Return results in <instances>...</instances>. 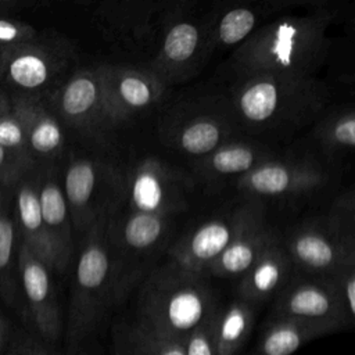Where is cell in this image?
I'll return each mask as SVG.
<instances>
[{
    "instance_id": "9",
    "label": "cell",
    "mask_w": 355,
    "mask_h": 355,
    "mask_svg": "<svg viewBox=\"0 0 355 355\" xmlns=\"http://www.w3.org/2000/svg\"><path fill=\"white\" fill-rule=\"evenodd\" d=\"M272 316L316 323L331 333L348 327L326 277L295 280L284 286L275 301Z\"/></svg>"
},
{
    "instance_id": "20",
    "label": "cell",
    "mask_w": 355,
    "mask_h": 355,
    "mask_svg": "<svg viewBox=\"0 0 355 355\" xmlns=\"http://www.w3.org/2000/svg\"><path fill=\"white\" fill-rule=\"evenodd\" d=\"M273 240L275 236L261 227L257 220L232 241V244L214 261L207 273L219 277L243 276L251 269L262 251Z\"/></svg>"
},
{
    "instance_id": "13",
    "label": "cell",
    "mask_w": 355,
    "mask_h": 355,
    "mask_svg": "<svg viewBox=\"0 0 355 355\" xmlns=\"http://www.w3.org/2000/svg\"><path fill=\"white\" fill-rule=\"evenodd\" d=\"M323 180V172L312 164L266 161L241 176L240 186L254 194L279 197L311 190Z\"/></svg>"
},
{
    "instance_id": "39",
    "label": "cell",
    "mask_w": 355,
    "mask_h": 355,
    "mask_svg": "<svg viewBox=\"0 0 355 355\" xmlns=\"http://www.w3.org/2000/svg\"><path fill=\"white\" fill-rule=\"evenodd\" d=\"M1 50H3V47H0V57H1Z\"/></svg>"
},
{
    "instance_id": "10",
    "label": "cell",
    "mask_w": 355,
    "mask_h": 355,
    "mask_svg": "<svg viewBox=\"0 0 355 355\" xmlns=\"http://www.w3.org/2000/svg\"><path fill=\"white\" fill-rule=\"evenodd\" d=\"M53 105L65 123L82 132L92 133L111 125L104 107L98 68L72 75L55 92Z\"/></svg>"
},
{
    "instance_id": "12",
    "label": "cell",
    "mask_w": 355,
    "mask_h": 355,
    "mask_svg": "<svg viewBox=\"0 0 355 355\" xmlns=\"http://www.w3.org/2000/svg\"><path fill=\"white\" fill-rule=\"evenodd\" d=\"M291 262L306 272L329 277L341 268L354 263L352 250L345 248V243L338 233H329L319 227H306L294 234L288 244Z\"/></svg>"
},
{
    "instance_id": "14",
    "label": "cell",
    "mask_w": 355,
    "mask_h": 355,
    "mask_svg": "<svg viewBox=\"0 0 355 355\" xmlns=\"http://www.w3.org/2000/svg\"><path fill=\"white\" fill-rule=\"evenodd\" d=\"M130 202L136 212L162 216L178 208L183 200L178 179L157 162H144L139 166L129 186Z\"/></svg>"
},
{
    "instance_id": "30",
    "label": "cell",
    "mask_w": 355,
    "mask_h": 355,
    "mask_svg": "<svg viewBox=\"0 0 355 355\" xmlns=\"http://www.w3.org/2000/svg\"><path fill=\"white\" fill-rule=\"evenodd\" d=\"M334 293L340 311L348 326L354 324L355 319V273L354 263H349L334 275L326 277Z\"/></svg>"
},
{
    "instance_id": "19",
    "label": "cell",
    "mask_w": 355,
    "mask_h": 355,
    "mask_svg": "<svg viewBox=\"0 0 355 355\" xmlns=\"http://www.w3.org/2000/svg\"><path fill=\"white\" fill-rule=\"evenodd\" d=\"M329 333L327 327L316 323L272 316L259 336L255 355H291L305 343Z\"/></svg>"
},
{
    "instance_id": "36",
    "label": "cell",
    "mask_w": 355,
    "mask_h": 355,
    "mask_svg": "<svg viewBox=\"0 0 355 355\" xmlns=\"http://www.w3.org/2000/svg\"><path fill=\"white\" fill-rule=\"evenodd\" d=\"M11 340V327L0 309V355H6Z\"/></svg>"
},
{
    "instance_id": "40",
    "label": "cell",
    "mask_w": 355,
    "mask_h": 355,
    "mask_svg": "<svg viewBox=\"0 0 355 355\" xmlns=\"http://www.w3.org/2000/svg\"><path fill=\"white\" fill-rule=\"evenodd\" d=\"M0 209H1V202H0ZM0 214H1V211H0Z\"/></svg>"
},
{
    "instance_id": "29",
    "label": "cell",
    "mask_w": 355,
    "mask_h": 355,
    "mask_svg": "<svg viewBox=\"0 0 355 355\" xmlns=\"http://www.w3.org/2000/svg\"><path fill=\"white\" fill-rule=\"evenodd\" d=\"M322 141L333 153L352 150L355 146V118L352 111H343L331 116L322 130Z\"/></svg>"
},
{
    "instance_id": "34",
    "label": "cell",
    "mask_w": 355,
    "mask_h": 355,
    "mask_svg": "<svg viewBox=\"0 0 355 355\" xmlns=\"http://www.w3.org/2000/svg\"><path fill=\"white\" fill-rule=\"evenodd\" d=\"M36 31L21 21L0 17V47L36 42Z\"/></svg>"
},
{
    "instance_id": "21",
    "label": "cell",
    "mask_w": 355,
    "mask_h": 355,
    "mask_svg": "<svg viewBox=\"0 0 355 355\" xmlns=\"http://www.w3.org/2000/svg\"><path fill=\"white\" fill-rule=\"evenodd\" d=\"M254 320V304L241 298L218 308L212 319L216 355H237L252 331Z\"/></svg>"
},
{
    "instance_id": "35",
    "label": "cell",
    "mask_w": 355,
    "mask_h": 355,
    "mask_svg": "<svg viewBox=\"0 0 355 355\" xmlns=\"http://www.w3.org/2000/svg\"><path fill=\"white\" fill-rule=\"evenodd\" d=\"M6 355H50L44 343L25 333H19L10 340V345Z\"/></svg>"
},
{
    "instance_id": "33",
    "label": "cell",
    "mask_w": 355,
    "mask_h": 355,
    "mask_svg": "<svg viewBox=\"0 0 355 355\" xmlns=\"http://www.w3.org/2000/svg\"><path fill=\"white\" fill-rule=\"evenodd\" d=\"M33 165L35 162L0 146V186H12L18 183Z\"/></svg>"
},
{
    "instance_id": "7",
    "label": "cell",
    "mask_w": 355,
    "mask_h": 355,
    "mask_svg": "<svg viewBox=\"0 0 355 355\" xmlns=\"http://www.w3.org/2000/svg\"><path fill=\"white\" fill-rule=\"evenodd\" d=\"M112 176L104 166L87 158L72 159L64 175V196L76 230L87 232L103 219L101 214L111 202Z\"/></svg>"
},
{
    "instance_id": "24",
    "label": "cell",
    "mask_w": 355,
    "mask_h": 355,
    "mask_svg": "<svg viewBox=\"0 0 355 355\" xmlns=\"http://www.w3.org/2000/svg\"><path fill=\"white\" fill-rule=\"evenodd\" d=\"M0 294L15 306L19 298L17 227L7 214H0Z\"/></svg>"
},
{
    "instance_id": "37",
    "label": "cell",
    "mask_w": 355,
    "mask_h": 355,
    "mask_svg": "<svg viewBox=\"0 0 355 355\" xmlns=\"http://www.w3.org/2000/svg\"><path fill=\"white\" fill-rule=\"evenodd\" d=\"M11 112V101L6 96V93L0 89V115Z\"/></svg>"
},
{
    "instance_id": "26",
    "label": "cell",
    "mask_w": 355,
    "mask_h": 355,
    "mask_svg": "<svg viewBox=\"0 0 355 355\" xmlns=\"http://www.w3.org/2000/svg\"><path fill=\"white\" fill-rule=\"evenodd\" d=\"M225 137L226 130L220 122L212 118H197L180 130L179 146L187 154L207 155L223 146Z\"/></svg>"
},
{
    "instance_id": "38",
    "label": "cell",
    "mask_w": 355,
    "mask_h": 355,
    "mask_svg": "<svg viewBox=\"0 0 355 355\" xmlns=\"http://www.w3.org/2000/svg\"><path fill=\"white\" fill-rule=\"evenodd\" d=\"M14 7H15V3L0 0V17H6V14H8Z\"/></svg>"
},
{
    "instance_id": "4",
    "label": "cell",
    "mask_w": 355,
    "mask_h": 355,
    "mask_svg": "<svg viewBox=\"0 0 355 355\" xmlns=\"http://www.w3.org/2000/svg\"><path fill=\"white\" fill-rule=\"evenodd\" d=\"M236 94L241 119L257 129L301 126L326 104L323 83L313 78L280 75L243 76Z\"/></svg>"
},
{
    "instance_id": "6",
    "label": "cell",
    "mask_w": 355,
    "mask_h": 355,
    "mask_svg": "<svg viewBox=\"0 0 355 355\" xmlns=\"http://www.w3.org/2000/svg\"><path fill=\"white\" fill-rule=\"evenodd\" d=\"M103 100L111 123H121L154 105L162 96L164 83L150 71L121 67H98Z\"/></svg>"
},
{
    "instance_id": "22",
    "label": "cell",
    "mask_w": 355,
    "mask_h": 355,
    "mask_svg": "<svg viewBox=\"0 0 355 355\" xmlns=\"http://www.w3.org/2000/svg\"><path fill=\"white\" fill-rule=\"evenodd\" d=\"M112 355H184L183 343L158 336L139 322H121L112 327Z\"/></svg>"
},
{
    "instance_id": "17",
    "label": "cell",
    "mask_w": 355,
    "mask_h": 355,
    "mask_svg": "<svg viewBox=\"0 0 355 355\" xmlns=\"http://www.w3.org/2000/svg\"><path fill=\"white\" fill-rule=\"evenodd\" d=\"M288 252L275 239L258 257L251 269L241 276L239 283V298L257 304L268 300L282 290L291 270Z\"/></svg>"
},
{
    "instance_id": "16",
    "label": "cell",
    "mask_w": 355,
    "mask_h": 355,
    "mask_svg": "<svg viewBox=\"0 0 355 355\" xmlns=\"http://www.w3.org/2000/svg\"><path fill=\"white\" fill-rule=\"evenodd\" d=\"M11 110L18 118L28 151L32 159L53 158L64 146V133L58 118L40 103L28 97H19L11 103Z\"/></svg>"
},
{
    "instance_id": "3",
    "label": "cell",
    "mask_w": 355,
    "mask_h": 355,
    "mask_svg": "<svg viewBox=\"0 0 355 355\" xmlns=\"http://www.w3.org/2000/svg\"><path fill=\"white\" fill-rule=\"evenodd\" d=\"M80 250L67 320V340L78 345L93 334L112 305L122 297L123 284L105 245L104 220L86 232Z\"/></svg>"
},
{
    "instance_id": "27",
    "label": "cell",
    "mask_w": 355,
    "mask_h": 355,
    "mask_svg": "<svg viewBox=\"0 0 355 355\" xmlns=\"http://www.w3.org/2000/svg\"><path fill=\"white\" fill-rule=\"evenodd\" d=\"M165 227L162 216L135 211L123 225V241L130 248L146 250L162 237Z\"/></svg>"
},
{
    "instance_id": "32",
    "label": "cell",
    "mask_w": 355,
    "mask_h": 355,
    "mask_svg": "<svg viewBox=\"0 0 355 355\" xmlns=\"http://www.w3.org/2000/svg\"><path fill=\"white\" fill-rule=\"evenodd\" d=\"M215 315V313H214ZM214 316L196 327L183 341L184 355H216L214 338Z\"/></svg>"
},
{
    "instance_id": "1",
    "label": "cell",
    "mask_w": 355,
    "mask_h": 355,
    "mask_svg": "<svg viewBox=\"0 0 355 355\" xmlns=\"http://www.w3.org/2000/svg\"><path fill=\"white\" fill-rule=\"evenodd\" d=\"M326 25L323 17L282 18L251 33L233 61L243 76L313 78L329 50Z\"/></svg>"
},
{
    "instance_id": "8",
    "label": "cell",
    "mask_w": 355,
    "mask_h": 355,
    "mask_svg": "<svg viewBox=\"0 0 355 355\" xmlns=\"http://www.w3.org/2000/svg\"><path fill=\"white\" fill-rule=\"evenodd\" d=\"M255 222L257 218L248 212L208 220L175 247L171 263L189 273L204 276L232 241Z\"/></svg>"
},
{
    "instance_id": "18",
    "label": "cell",
    "mask_w": 355,
    "mask_h": 355,
    "mask_svg": "<svg viewBox=\"0 0 355 355\" xmlns=\"http://www.w3.org/2000/svg\"><path fill=\"white\" fill-rule=\"evenodd\" d=\"M37 194L44 227L67 268L72 251V222L62 187L53 176H47L37 184Z\"/></svg>"
},
{
    "instance_id": "25",
    "label": "cell",
    "mask_w": 355,
    "mask_h": 355,
    "mask_svg": "<svg viewBox=\"0 0 355 355\" xmlns=\"http://www.w3.org/2000/svg\"><path fill=\"white\" fill-rule=\"evenodd\" d=\"M262 153L255 147L244 143L223 144L216 148L204 162V169L208 173L227 176L248 173L255 166L263 162Z\"/></svg>"
},
{
    "instance_id": "28",
    "label": "cell",
    "mask_w": 355,
    "mask_h": 355,
    "mask_svg": "<svg viewBox=\"0 0 355 355\" xmlns=\"http://www.w3.org/2000/svg\"><path fill=\"white\" fill-rule=\"evenodd\" d=\"M257 19V12L251 8L236 7L229 10L218 22V40L226 46L243 42L254 31Z\"/></svg>"
},
{
    "instance_id": "2",
    "label": "cell",
    "mask_w": 355,
    "mask_h": 355,
    "mask_svg": "<svg viewBox=\"0 0 355 355\" xmlns=\"http://www.w3.org/2000/svg\"><path fill=\"white\" fill-rule=\"evenodd\" d=\"M216 309L204 276L169 263L146 280L135 320L158 336L183 343L196 327L209 320Z\"/></svg>"
},
{
    "instance_id": "5",
    "label": "cell",
    "mask_w": 355,
    "mask_h": 355,
    "mask_svg": "<svg viewBox=\"0 0 355 355\" xmlns=\"http://www.w3.org/2000/svg\"><path fill=\"white\" fill-rule=\"evenodd\" d=\"M18 283L25 315L43 343H55L62 331V318L51 280V269L22 243L18 250Z\"/></svg>"
},
{
    "instance_id": "15",
    "label": "cell",
    "mask_w": 355,
    "mask_h": 355,
    "mask_svg": "<svg viewBox=\"0 0 355 355\" xmlns=\"http://www.w3.org/2000/svg\"><path fill=\"white\" fill-rule=\"evenodd\" d=\"M15 196L21 243L42 259L51 270L65 269L42 219L36 182L21 179Z\"/></svg>"
},
{
    "instance_id": "11",
    "label": "cell",
    "mask_w": 355,
    "mask_h": 355,
    "mask_svg": "<svg viewBox=\"0 0 355 355\" xmlns=\"http://www.w3.org/2000/svg\"><path fill=\"white\" fill-rule=\"evenodd\" d=\"M60 61L44 46L36 42L3 47L0 76L22 92L44 89L60 71Z\"/></svg>"
},
{
    "instance_id": "23",
    "label": "cell",
    "mask_w": 355,
    "mask_h": 355,
    "mask_svg": "<svg viewBox=\"0 0 355 355\" xmlns=\"http://www.w3.org/2000/svg\"><path fill=\"white\" fill-rule=\"evenodd\" d=\"M202 44V29L193 22L180 21L169 26L164 36L157 64L161 72H176L187 67L198 54Z\"/></svg>"
},
{
    "instance_id": "31",
    "label": "cell",
    "mask_w": 355,
    "mask_h": 355,
    "mask_svg": "<svg viewBox=\"0 0 355 355\" xmlns=\"http://www.w3.org/2000/svg\"><path fill=\"white\" fill-rule=\"evenodd\" d=\"M0 146L25 159L35 162L28 151L22 126L12 110L11 112L0 115Z\"/></svg>"
}]
</instances>
